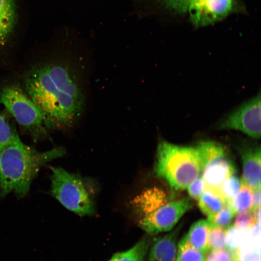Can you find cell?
Listing matches in <instances>:
<instances>
[{
    "instance_id": "6da1fadb",
    "label": "cell",
    "mask_w": 261,
    "mask_h": 261,
    "mask_svg": "<svg viewBox=\"0 0 261 261\" xmlns=\"http://www.w3.org/2000/svg\"><path fill=\"white\" fill-rule=\"evenodd\" d=\"M20 86L41 111L47 130L72 128L84 112L85 96L72 61L65 57L46 55L29 62Z\"/></svg>"
},
{
    "instance_id": "7a4b0ae2",
    "label": "cell",
    "mask_w": 261,
    "mask_h": 261,
    "mask_svg": "<svg viewBox=\"0 0 261 261\" xmlns=\"http://www.w3.org/2000/svg\"><path fill=\"white\" fill-rule=\"evenodd\" d=\"M65 153L60 146L39 152L25 144L17 135L0 151V197L12 192L17 197L25 196L41 168Z\"/></svg>"
},
{
    "instance_id": "3957f363",
    "label": "cell",
    "mask_w": 261,
    "mask_h": 261,
    "mask_svg": "<svg viewBox=\"0 0 261 261\" xmlns=\"http://www.w3.org/2000/svg\"><path fill=\"white\" fill-rule=\"evenodd\" d=\"M192 206V202L188 197L168 202L165 194L158 188L143 191L132 203L138 226L149 235L172 230Z\"/></svg>"
},
{
    "instance_id": "277c9868",
    "label": "cell",
    "mask_w": 261,
    "mask_h": 261,
    "mask_svg": "<svg viewBox=\"0 0 261 261\" xmlns=\"http://www.w3.org/2000/svg\"><path fill=\"white\" fill-rule=\"evenodd\" d=\"M199 152L195 146H182L164 140L157 146L154 167L156 176L168 183L172 190H181L201 174Z\"/></svg>"
},
{
    "instance_id": "5b68a950",
    "label": "cell",
    "mask_w": 261,
    "mask_h": 261,
    "mask_svg": "<svg viewBox=\"0 0 261 261\" xmlns=\"http://www.w3.org/2000/svg\"><path fill=\"white\" fill-rule=\"evenodd\" d=\"M0 103L35 141L48 135L41 111L20 85L10 84L2 86Z\"/></svg>"
},
{
    "instance_id": "8992f818",
    "label": "cell",
    "mask_w": 261,
    "mask_h": 261,
    "mask_svg": "<svg viewBox=\"0 0 261 261\" xmlns=\"http://www.w3.org/2000/svg\"><path fill=\"white\" fill-rule=\"evenodd\" d=\"M51 192L63 206L80 216L95 214L93 198L78 175L60 167H50Z\"/></svg>"
},
{
    "instance_id": "52a82bcc",
    "label": "cell",
    "mask_w": 261,
    "mask_h": 261,
    "mask_svg": "<svg viewBox=\"0 0 261 261\" xmlns=\"http://www.w3.org/2000/svg\"><path fill=\"white\" fill-rule=\"evenodd\" d=\"M218 130H235L256 139L261 137V92L220 119Z\"/></svg>"
},
{
    "instance_id": "ba28073f",
    "label": "cell",
    "mask_w": 261,
    "mask_h": 261,
    "mask_svg": "<svg viewBox=\"0 0 261 261\" xmlns=\"http://www.w3.org/2000/svg\"><path fill=\"white\" fill-rule=\"evenodd\" d=\"M234 6V0H192L187 13L194 26L204 27L225 17Z\"/></svg>"
},
{
    "instance_id": "9c48e42d",
    "label": "cell",
    "mask_w": 261,
    "mask_h": 261,
    "mask_svg": "<svg viewBox=\"0 0 261 261\" xmlns=\"http://www.w3.org/2000/svg\"><path fill=\"white\" fill-rule=\"evenodd\" d=\"M236 172L234 162L228 150L205 162L201 174L205 187L217 189L229 176Z\"/></svg>"
},
{
    "instance_id": "30bf717a",
    "label": "cell",
    "mask_w": 261,
    "mask_h": 261,
    "mask_svg": "<svg viewBox=\"0 0 261 261\" xmlns=\"http://www.w3.org/2000/svg\"><path fill=\"white\" fill-rule=\"evenodd\" d=\"M243 166L242 182L253 191L261 188V146L257 143L243 142L239 148Z\"/></svg>"
},
{
    "instance_id": "8fae6325",
    "label": "cell",
    "mask_w": 261,
    "mask_h": 261,
    "mask_svg": "<svg viewBox=\"0 0 261 261\" xmlns=\"http://www.w3.org/2000/svg\"><path fill=\"white\" fill-rule=\"evenodd\" d=\"M182 226L180 224L167 234L154 239L148 251L147 261H175L176 241Z\"/></svg>"
},
{
    "instance_id": "7c38bea8",
    "label": "cell",
    "mask_w": 261,
    "mask_h": 261,
    "mask_svg": "<svg viewBox=\"0 0 261 261\" xmlns=\"http://www.w3.org/2000/svg\"><path fill=\"white\" fill-rule=\"evenodd\" d=\"M16 21L14 0H0V52L8 44Z\"/></svg>"
},
{
    "instance_id": "4fadbf2b",
    "label": "cell",
    "mask_w": 261,
    "mask_h": 261,
    "mask_svg": "<svg viewBox=\"0 0 261 261\" xmlns=\"http://www.w3.org/2000/svg\"><path fill=\"white\" fill-rule=\"evenodd\" d=\"M209 227L207 220H198L191 226L184 237L192 246L206 254L209 251L208 236Z\"/></svg>"
},
{
    "instance_id": "5bb4252c",
    "label": "cell",
    "mask_w": 261,
    "mask_h": 261,
    "mask_svg": "<svg viewBox=\"0 0 261 261\" xmlns=\"http://www.w3.org/2000/svg\"><path fill=\"white\" fill-rule=\"evenodd\" d=\"M149 235L143 237L130 249L115 253L108 261H145L152 242Z\"/></svg>"
},
{
    "instance_id": "9a60e30c",
    "label": "cell",
    "mask_w": 261,
    "mask_h": 261,
    "mask_svg": "<svg viewBox=\"0 0 261 261\" xmlns=\"http://www.w3.org/2000/svg\"><path fill=\"white\" fill-rule=\"evenodd\" d=\"M226 203L217 189L205 187L199 198L198 205L201 211L208 217L219 211Z\"/></svg>"
},
{
    "instance_id": "2e32d148",
    "label": "cell",
    "mask_w": 261,
    "mask_h": 261,
    "mask_svg": "<svg viewBox=\"0 0 261 261\" xmlns=\"http://www.w3.org/2000/svg\"><path fill=\"white\" fill-rule=\"evenodd\" d=\"M254 191L241 181V185L236 195L227 203L236 214L249 211L253 206Z\"/></svg>"
},
{
    "instance_id": "e0dca14e",
    "label": "cell",
    "mask_w": 261,
    "mask_h": 261,
    "mask_svg": "<svg viewBox=\"0 0 261 261\" xmlns=\"http://www.w3.org/2000/svg\"><path fill=\"white\" fill-rule=\"evenodd\" d=\"M205 255L192 246L184 236L177 246L175 261H205Z\"/></svg>"
},
{
    "instance_id": "ac0fdd59",
    "label": "cell",
    "mask_w": 261,
    "mask_h": 261,
    "mask_svg": "<svg viewBox=\"0 0 261 261\" xmlns=\"http://www.w3.org/2000/svg\"><path fill=\"white\" fill-rule=\"evenodd\" d=\"M236 214L226 203L217 213L209 216L206 220L210 227H216L227 230L232 224Z\"/></svg>"
},
{
    "instance_id": "d6986e66",
    "label": "cell",
    "mask_w": 261,
    "mask_h": 261,
    "mask_svg": "<svg viewBox=\"0 0 261 261\" xmlns=\"http://www.w3.org/2000/svg\"><path fill=\"white\" fill-rule=\"evenodd\" d=\"M241 185V181L234 174L227 177L217 190L227 203L236 195Z\"/></svg>"
},
{
    "instance_id": "ffe728a7",
    "label": "cell",
    "mask_w": 261,
    "mask_h": 261,
    "mask_svg": "<svg viewBox=\"0 0 261 261\" xmlns=\"http://www.w3.org/2000/svg\"><path fill=\"white\" fill-rule=\"evenodd\" d=\"M205 261H241L240 251L227 246L219 250L209 251L206 253Z\"/></svg>"
},
{
    "instance_id": "44dd1931",
    "label": "cell",
    "mask_w": 261,
    "mask_h": 261,
    "mask_svg": "<svg viewBox=\"0 0 261 261\" xmlns=\"http://www.w3.org/2000/svg\"><path fill=\"white\" fill-rule=\"evenodd\" d=\"M227 246L226 230L210 227L208 236L209 251L219 250Z\"/></svg>"
},
{
    "instance_id": "7402d4cb",
    "label": "cell",
    "mask_w": 261,
    "mask_h": 261,
    "mask_svg": "<svg viewBox=\"0 0 261 261\" xmlns=\"http://www.w3.org/2000/svg\"><path fill=\"white\" fill-rule=\"evenodd\" d=\"M18 135L6 116L0 113V151L8 145Z\"/></svg>"
},
{
    "instance_id": "603a6c76",
    "label": "cell",
    "mask_w": 261,
    "mask_h": 261,
    "mask_svg": "<svg viewBox=\"0 0 261 261\" xmlns=\"http://www.w3.org/2000/svg\"><path fill=\"white\" fill-rule=\"evenodd\" d=\"M233 227L235 229L246 232L254 226L258 222L252 211L236 214Z\"/></svg>"
},
{
    "instance_id": "cb8c5ba5",
    "label": "cell",
    "mask_w": 261,
    "mask_h": 261,
    "mask_svg": "<svg viewBox=\"0 0 261 261\" xmlns=\"http://www.w3.org/2000/svg\"><path fill=\"white\" fill-rule=\"evenodd\" d=\"M192 0H160L165 9L178 14L187 13L188 5Z\"/></svg>"
},
{
    "instance_id": "d4e9b609",
    "label": "cell",
    "mask_w": 261,
    "mask_h": 261,
    "mask_svg": "<svg viewBox=\"0 0 261 261\" xmlns=\"http://www.w3.org/2000/svg\"><path fill=\"white\" fill-rule=\"evenodd\" d=\"M205 188V184L201 175L194 180L187 187L190 197L198 200L201 196Z\"/></svg>"
},
{
    "instance_id": "484cf974",
    "label": "cell",
    "mask_w": 261,
    "mask_h": 261,
    "mask_svg": "<svg viewBox=\"0 0 261 261\" xmlns=\"http://www.w3.org/2000/svg\"><path fill=\"white\" fill-rule=\"evenodd\" d=\"M261 205V188H259L253 192V206L252 210H256L260 208Z\"/></svg>"
}]
</instances>
